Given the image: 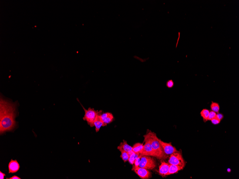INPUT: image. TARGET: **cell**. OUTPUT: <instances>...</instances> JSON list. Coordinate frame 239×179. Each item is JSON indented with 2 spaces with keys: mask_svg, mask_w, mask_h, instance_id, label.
I'll list each match as a JSON object with an SVG mask.
<instances>
[{
  "mask_svg": "<svg viewBox=\"0 0 239 179\" xmlns=\"http://www.w3.org/2000/svg\"><path fill=\"white\" fill-rule=\"evenodd\" d=\"M1 97L0 102V133L13 130L17 124L16 103H12Z\"/></svg>",
  "mask_w": 239,
  "mask_h": 179,
  "instance_id": "1",
  "label": "cell"
},
{
  "mask_svg": "<svg viewBox=\"0 0 239 179\" xmlns=\"http://www.w3.org/2000/svg\"><path fill=\"white\" fill-rule=\"evenodd\" d=\"M144 140H147L150 142L158 159L165 160L168 157V156L164 151L162 146L159 143V138L156 133L150 131L144 136Z\"/></svg>",
  "mask_w": 239,
  "mask_h": 179,
  "instance_id": "2",
  "label": "cell"
},
{
  "mask_svg": "<svg viewBox=\"0 0 239 179\" xmlns=\"http://www.w3.org/2000/svg\"><path fill=\"white\" fill-rule=\"evenodd\" d=\"M77 100L79 103L81 104L82 107L83 108L84 110L85 111L84 116L83 118V120L87 122L88 124L91 127H94V122L95 119H96L98 114L99 113V111L95 110L94 109L91 108H89L88 109H86L83 107V106H82L78 99Z\"/></svg>",
  "mask_w": 239,
  "mask_h": 179,
  "instance_id": "3",
  "label": "cell"
},
{
  "mask_svg": "<svg viewBox=\"0 0 239 179\" xmlns=\"http://www.w3.org/2000/svg\"><path fill=\"white\" fill-rule=\"evenodd\" d=\"M139 167L147 170H153L156 167V162L150 156H142Z\"/></svg>",
  "mask_w": 239,
  "mask_h": 179,
  "instance_id": "4",
  "label": "cell"
},
{
  "mask_svg": "<svg viewBox=\"0 0 239 179\" xmlns=\"http://www.w3.org/2000/svg\"><path fill=\"white\" fill-rule=\"evenodd\" d=\"M168 163L170 164L180 166L183 167L185 166V162L181 153L178 152L171 154Z\"/></svg>",
  "mask_w": 239,
  "mask_h": 179,
  "instance_id": "5",
  "label": "cell"
},
{
  "mask_svg": "<svg viewBox=\"0 0 239 179\" xmlns=\"http://www.w3.org/2000/svg\"><path fill=\"white\" fill-rule=\"evenodd\" d=\"M145 144L144 145L143 149L140 152V154L142 156H153L156 157V156L152 148L150 142L144 140Z\"/></svg>",
  "mask_w": 239,
  "mask_h": 179,
  "instance_id": "6",
  "label": "cell"
},
{
  "mask_svg": "<svg viewBox=\"0 0 239 179\" xmlns=\"http://www.w3.org/2000/svg\"><path fill=\"white\" fill-rule=\"evenodd\" d=\"M132 170L141 179H147L151 177V173L147 169L133 166Z\"/></svg>",
  "mask_w": 239,
  "mask_h": 179,
  "instance_id": "7",
  "label": "cell"
},
{
  "mask_svg": "<svg viewBox=\"0 0 239 179\" xmlns=\"http://www.w3.org/2000/svg\"><path fill=\"white\" fill-rule=\"evenodd\" d=\"M158 140L164 151L167 155H171L173 153L178 152L176 148L172 146L171 143L164 142L159 139H158Z\"/></svg>",
  "mask_w": 239,
  "mask_h": 179,
  "instance_id": "8",
  "label": "cell"
},
{
  "mask_svg": "<svg viewBox=\"0 0 239 179\" xmlns=\"http://www.w3.org/2000/svg\"><path fill=\"white\" fill-rule=\"evenodd\" d=\"M20 166L17 160H13L11 159L8 164L9 173H14L17 172L19 170Z\"/></svg>",
  "mask_w": 239,
  "mask_h": 179,
  "instance_id": "9",
  "label": "cell"
},
{
  "mask_svg": "<svg viewBox=\"0 0 239 179\" xmlns=\"http://www.w3.org/2000/svg\"><path fill=\"white\" fill-rule=\"evenodd\" d=\"M102 110H99V114H98L96 118V119L94 122V126L95 127V130L96 132L99 131V130L101 127H104L105 126V125L103 123V121H102L101 118V115L102 114Z\"/></svg>",
  "mask_w": 239,
  "mask_h": 179,
  "instance_id": "10",
  "label": "cell"
},
{
  "mask_svg": "<svg viewBox=\"0 0 239 179\" xmlns=\"http://www.w3.org/2000/svg\"><path fill=\"white\" fill-rule=\"evenodd\" d=\"M169 164L164 161H162L159 167V173L160 176L163 177L167 176L168 172Z\"/></svg>",
  "mask_w": 239,
  "mask_h": 179,
  "instance_id": "11",
  "label": "cell"
},
{
  "mask_svg": "<svg viewBox=\"0 0 239 179\" xmlns=\"http://www.w3.org/2000/svg\"><path fill=\"white\" fill-rule=\"evenodd\" d=\"M101 116L102 121L106 126L107 124H109L113 121L114 119L113 115L112 113H109V112L102 113Z\"/></svg>",
  "mask_w": 239,
  "mask_h": 179,
  "instance_id": "12",
  "label": "cell"
},
{
  "mask_svg": "<svg viewBox=\"0 0 239 179\" xmlns=\"http://www.w3.org/2000/svg\"><path fill=\"white\" fill-rule=\"evenodd\" d=\"M184 167L181 166L169 164V170L167 176L177 173L179 170H182Z\"/></svg>",
  "mask_w": 239,
  "mask_h": 179,
  "instance_id": "13",
  "label": "cell"
},
{
  "mask_svg": "<svg viewBox=\"0 0 239 179\" xmlns=\"http://www.w3.org/2000/svg\"><path fill=\"white\" fill-rule=\"evenodd\" d=\"M128 154L129 156L128 161L131 164L133 165L134 164L136 159L140 156V153H135L132 150V151L128 153Z\"/></svg>",
  "mask_w": 239,
  "mask_h": 179,
  "instance_id": "14",
  "label": "cell"
},
{
  "mask_svg": "<svg viewBox=\"0 0 239 179\" xmlns=\"http://www.w3.org/2000/svg\"><path fill=\"white\" fill-rule=\"evenodd\" d=\"M119 146L121 148L124 150L128 153L130 152L133 150V147L129 145L128 144L127 142L125 140H123V142L121 143Z\"/></svg>",
  "mask_w": 239,
  "mask_h": 179,
  "instance_id": "15",
  "label": "cell"
},
{
  "mask_svg": "<svg viewBox=\"0 0 239 179\" xmlns=\"http://www.w3.org/2000/svg\"><path fill=\"white\" fill-rule=\"evenodd\" d=\"M117 149L121 152L120 157L122 158V160L124 161V162L128 161L129 156L128 153L127 152L124 150L120 146H118Z\"/></svg>",
  "mask_w": 239,
  "mask_h": 179,
  "instance_id": "16",
  "label": "cell"
},
{
  "mask_svg": "<svg viewBox=\"0 0 239 179\" xmlns=\"http://www.w3.org/2000/svg\"><path fill=\"white\" fill-rule=\"evenodd\" d=\"M144 145L142 143H136L133 147V151L135 153H139L143 148Z\"/></svg>",
  "mask_w": 239,
  "mask_h": 179,
  "instance_id": "17",
  "label": "cell"
},
{
  "mask_svg": "<svg viewBox=\"0 0 239 179\" xmlns=\"http://www.w3.org/2000/svg\"><path fill=\"white\" fill-rule=\"evenodd\" d=\"M210 112V111L208 109H204L200 112V114L201 115L202 117L203 118L204 122L208 121V118Z\"/></svg>",
  "mask_w": 239,
  "mask_h": 179,
  "instance_id": "18",
  "label": "cell"
},
{
  "mask_svg": "<svg viewBox=\"0 0 239 179\" xmlns=\"http://www.w3.org/2000/svg\"><path fill=\"white\" fill-rule=\"evenodd\" d=\"M211 110L216 113H219L220 110V106L219 104L216 102H212L210 106Z\"/></svg>",
  "mask_w": 239,
  "mask_h": 179,
  "instance_id": "19",
  "label": "cell"
},
{
  "mask_svg": "<svg viewBox=\"0 0 239 179\" xmlns=\"http://www.w3.org/2000/svg\"><path fill=\"white\" fill-rule=\"evenodd\" d=\"M217 114L215 112L213 111H210L208 120H211L212 119L216 117Z\"/></svg>",
  "mask_w": 239,
  "mask_h": 179,
  "instance_id": "20",
  "label": "cell"
},
{
  "mask_svg": "<svg viewBox=\"0 0 239 179\" xmlns=\"http://www.w3.org/2000/svg\"><path fill=\"white\" fill-rule=\"evenodd\" d=\"M142 156L140 154V156H139L136 159V160H135L134 164V166L136 167H138L139 166V163H140L141 159V157H142Z\"/></svg>",
  "mask_w": 239,
  "mask_h": 179,
  "instance_id": "21",
  "label": "cell"
},
{
  "mask_svg": "<svg viewBox=\"0 0 239 179\" xmlns=\"http://www.w3.org/2000/svg\"><path fill=\"white\" fill-rule=\"evenodd\" d=\"M166 86L168 88H172L174 86V82L172 80L168 81L166 82Z\"/></svg>",
  "mask_w": 239,
  "mask_h": 179,
  "instance_id": "22",
  "label": "cell"
},
{
  "mask_svg": "<svg viewBox=\"0 0 239 179\" xmlns=\"http://www.w3.org/2000/svg\"><path fill=\"white\" fill-rule=\"evenodd\" d=\"M210 121H211V122L214 125H217L220 123V120H219V119H218L217 117L214 118L212 119Z\"/></svg>",
  "mask_w": 239,
  "mask_h": 179,
  "instance_id": "23",
  "label": "cell"
},
{
  "mask_svg": "<svg viewBox=\"0 0 239 179\" xmlns=\"http://www.w3.org/2000/svg\"><path fill=\"white\" fill-rule=\"evenodd\" d=\"M216 117L221 121L222 119L224 118V116L222 114L218 113L217 114Z\"/></svg>",
  "mask_w": 239,
  "mask_h": 179,
  "instance_id": "24",
  "label": "cell"
},
{
  "mask_svg": "<svg viewBox=\"0 0 239 179\" xmlns=\"http://www.w3.org/2000/svg\"><path fill=\"white\" fill-rule=\"evenodd\" d=\"M6 179H21V178H20L19 177H18V176L15 175V176H12V177L9 178H6Z\"/></svg>",
  "mask_w": 239,
  "mask_h": 179,
  "instance_id": "25",
  "label": "cell"
},
{
  "mask_svg": "<svg viewBox=\"0 0 239 179\" xmlns=\"http://www.w3.org/2000/svg\"><path fill=\"white\" fill-rule=\"evenodd\" d=\"M0 179H4L5 176V173H3L1 171L0 172Z\"/></svg>",
  "mask_w": 239,
  "mask_h": 179,
  "instance_id": "26",
  "label": "cell"
}]
</instances>
